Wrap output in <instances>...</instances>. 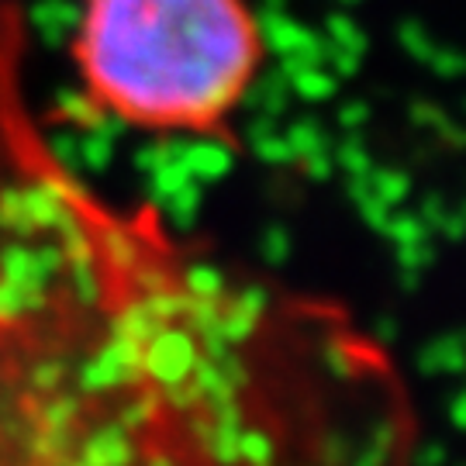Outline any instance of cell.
Wrapping results in <instances>:
<instances>
[{
	"label": "cell",
	"instance_id": "cell-1",
	"mask_svg": "<svg viewBox=\"0 0 466 466\" xmlns=\"http://www.w3.org/2000/svg\"><path fill=\"white\" fill-rule=\"evenodd\" d=\"M25 52L0 0V466H425L380 335L90 184Z\"/></svg>",
	"mask_w": 466,
	"mask_h": 466
},
{
	"label": "cell",
	"instance_id": "cell-2",
	"mask_svg": "<svg viewBox=\"0 0 466 466\" xmlns=\"http://www.w3.org/2000/svg\"><path fill=\"white\" fill-rule=\"evenodd\" d=\"M80 4L69 52L90 115L146 135H232L267 56L246 0Z\"/></svg>",
	"mask_w": 466,
	"mask_h": 466
}]
</instances>
